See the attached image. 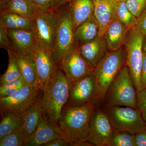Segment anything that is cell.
Instances as JSON below:
<instances>
[{
	"label": "cell",
	"mask_w": 146,
	"mask_h": 146,
	"mask_svg": "<svg viewBox=\"0 0 146 146\" xmlns=\"http://www.w3.org/2000/svg\"><path fill=\"white\" fill-rule=\"evenodd\" d=\"M71 146V144L67 140L63 138H59L53 140L47 143L44 146Z\"/></svg>",
	"instance_id": "cell-38"
},
{
	"label": "cell",
	"mask_w": 146,
	"mask_h": 146,
	"mask_svg": "<svg viewBox=\"0 0 146 146\" xmlns=\"http://www.w3.org/2000/svg\"><path fill=\"white\" fill-rule=\"evenodd\" d=\"M72 82L60 68H58L42 91L40 104L42 117L57 127L61 112L68 102Z\"/></svg>",
	"instance_id": "cell-2"
},
{
	"label": "cell",
	"mask_w": 146,
	"mask_h": 146,
	"mask_svg": "<svg viewBox=\"0 0 146 146\" xmlns=\"http://www.w3.org/2000/svg\"><path fill=\"white\" fill-rule=\"evenodd\" d=\"M127 0H118V1H127Z\"/></svg>",
	"instance_id": "cell-42"
},
{
	"label": "cell",
	"mask_w": 146,
	"mask_h": 146,
	"mask_svg": "<svg viewBox=\"0 0 146 146\" xmlns=\"http://www.w3.org/2000/svg\"><path fill=\"white\" fill-rule=\"evenodd\" d=\"M144 36L136 26L133 27L128 31L124 43L125 65L129 70L131 79L138 94L142 90L141 78Z\"/></svg>",
	"instance_id": "cell-6"
},
{
	"label": "cell",
	"mask_w": 146,
	"mask_h": 146,
	"mask_svg": "<svg viewBox=\"0 0 146 146\" xmlns=\"http://www.w3.org/2000/svg\"><path fill=\"white\" fill-rule=\"evenodd\" d=\"M71 0H56L53 9H56L68 3Z\"/></svg>",
	"instance_id": "cell-39"
},
{
	"label": "cell",
	"mask_w": 146,
	"mask_h": 146,
	"mask_svg": "<svg viewBox=\"0 0 146 146\" xmlns=\"http://www.w3.org/2000/svg\"><path fill=\"white\" fill-rule=\"evenodd\" d=\"M97 106L93 103L78 107L63 108L58 127L71 146H92L88 141L89 123Z\"/></svg>",
	"instance_id": "cell-1"
},
{
	"label": "cell",
	"mask_w": 146,
	"mask_h": 146,
	"mask_svg": "<svg viewBox=\"0 0 146 146\" xmlns=\"http://www.w3.org/2000/svg\"><path fill=\"white\" fill-rule=\"evenodd\" d=\"M57 9L54 43L51 54L56 66L59 68L63 58L76 43L74 37V28L69 14L68 4Z\"/></svg>",
	"instance_id": "cell-5"
},
{
	"label": "cell",
	"mask_w": 146,
	"mask_h": 146,
	"mask_svg": "<svg viewBox=\"0 0 146 146\" xmlns=\"http://www.w3.org/2000/svg\"><path fill=\"white\" fill-rule=\"evenodd\" d=\"M141 83L142 90L146 89V52L143 50L141 68Z\"/></svg>",
	"instance_id": "cell-36"
},
{
	"label": "cell",
	"mask_w": 146,
	"mask_h": 146,
	"mask_svg": "<svg viewBox=\"0 0 146 146\" xmlns=\"http://www.w3.org/2000/svg\"><path fill=\"white\" fill-rule=\"evenodd\" d=\"M137 94L129 70L125 65L110 85L100 107L123 106L138 108Z\"/></svg>",
	"instance_id": "cell-4"
},
{
	"label": "cell",
	"mask_w": 146,
	"mask_h": 146,
	"mask_svg": "<svg viewBox=\"0 0 146 146\" xmlns=\"http://www.w3.org/2000/svg\"><path fill=\"white\" fill-rule=\"evenodd\" d=\"M115 19L121 21L129 29L136 26L137 18L128 8L125 1H117L115 7Z\"/></svg>",
	"instance_id": "cell-27"
},
{
	"label": "cell",
	"mask_w": 146,
	"mask_h": 146,
	"mask_svg": "<svg viewBox=\"0 0 146 146\" xmlns=\"http://www.w3.org/2000/svg\"><path fill=\"white\" fill-rule=\"evenodd\" d=\"M27 138L23 126L0 139V146H26Z\"/></svg>",
	"instance_id": "cell-28"
},
{
	"label": "cell",
	"mask_w": 146,
	"mask_h": 146,
	"mask_svg": "<svg viewBox=\"0 0 146 146\" xmlns=\"http://www.w3.org/2000/svg\"><path fill=\"white\" fill-rule=\"evenodd\" d=\"M101 108L107 115L114 131L126 132L134 135L146 129L144 120L138 108L121 106Z\"/></svg>",
	"instance_id": "cell-7"
},
{
	"label": "cell",
	"mask_w": 146,
	"mask_h": 146,
	"mask_svg": "<svg viewBox=\"0 0 146 146\" xmlns=\"http://www.w3.org/2000/svg\"><path fill=\"white\" fill-rule=\"evenodd\" d=\"M24 114L7 113L1 115L0 139L12 133L23 125Z\"/></svg>",
	"instance_id": "cell-25"
},
{
	"label": "cell",
	"mask_w": 146,
	"mask_h": 146,
	"mask_svg": "<svg viewBox=\"0 0 146 146\" xmlns=\"http://www.w3.org/2000/svg\"><path fill=\"white\" fill-rule=\"evenodd\" d=\"M96 78L94 72L81 78L71 84L65 106L78 107L92 102L96 91Z\"/></svg>",
	"instance_id": "cell-11"
},
{
	"label": "cell",
	"mask_w": 146,
	"mask_h": 146,
	"mask_svg": "<svg viewBox=\"0 0 146 146\" xmlns=\"http://www.w3.org/2000/svg\"><path fill=\"white\" fill-rule=\"evenodd\" d=\"M80 54L86 63L95 69L108 52V47L103 36H98L90 42L78 44Z\"/></svg>",
	"instance_id": "cell-15"
},
{
	"label": "cell",
	"mask_w": 146,
	"mask_h": 146,
	"mask_svg": "<svg viewBox=\"0 0 146 146\" xmlns=\"http://www.w3.org/2000/svg\"><path fill=\"white\" fill-rule=\"evenodd\" d=\"M59 68L73 82L94 72L95 70L86 63L80 54L77 44L65 55Z\"/></svg>",
	"instance_id": "cell-12"
},
{
	"label": "cell",
	"mask_w": 146,
	"mask_h": 146,
	"mask_svg": "<svg viewBox=\"0 0 146 146\" xmlns=\"http://www.w3.org/2000/svg\"><path fill=\"white\" fill-rule=\"evenodd\" d=\"M37 73V85L42 92L49 83L58 68L53 60L50 52L36 45L32 52Z\"/></svg>",
	"instance_id": "cell-13"
},
{
	"label": "cell",
	"mask_w": 146,
	"mask_h": 146,
	"mask_svg": "<svg viewBox=\"0 0 146 146\" xmlns=\"http://www.w3.org/2000/svg\"><path fill=\"white\" fill-rule=\"evenodd\" d=\"M42 93L38 86L26 84L11 96L0 98L1 115L7 113L25 114L41 98Z\"/></svg>",
	"instance_id": "cell-8"
},
{
	"label": "cell",
	"mask_w": 146,
	"mask_h": 146,
	"mask_svg": "<svg viewBox=\"0 0 146 146\" xmlns=\"http://www.w3.org/2000/svg\"><path fill=\"white\" fill-rule=\"evenodd\" d=\"M10 0H0V7L1 8Z\"/></svg>",
	"instance_id": "cell-41"
},
{
	"label": "cell",
	"mask_w": 146,
	"mask_h": 146,
	"mask_svg": "<svg viewBox=\"0 0 146 146\" xmlns=\"http://www.w3.org/2000/svg\"><path fill=\"white\" fill-rule=\"evenodd\" d=\"M113 131L104 111L101 108L97 107L90 119L88 142L92 146H108Z\"/></svg>",
	"instance_id": "cell-10"
},
{
	"label": "cell",
	"mask_w": 146,
	"mask_h": 146,
	"mask_svg": "<svg viewBox=\"0 0 146 146\" xmlns=\"http://www.w3.org/2000/svg\"><path fill=\"white\" fill-rule=\"evenodd\" d=\"M125 65V50L121 48L108 52L95 68L96 91L92 103L97 107H100L110 85Z\"/></svg>",
	"instance_id": "cell-3"
},
{
	"label": "cell",
	"mask_w": 146,
	"mask_h": 146,
	"mask_svg": "<svg viewBox=\"0 0 146 146\" xmlns=\"http://www.w3.org/2000/svg\"><path fill=\"white\" fill-rule=\"evenodd\" d=\"M99 27L94 15L79 26L74 31L76 43L80 45L92 41L98 36Z\"/></svg>",
	"instance_id": "cell-21"
},
{
	"label": "cell",
	"mask_w": 146,
	"mask_h": 146,
	"mask_svg": "<svg viewBox=\"0 0 146 146\" xmlns=\"http://www.w3.org/2000/svg\"><path fill=\"white\" fill-rule=\"evenodd\" d=\"M94 15L99 27L98 36L102 37L111 23L115 19V7L118 0H93Z\"/></svg>",
	"instance_id": "cell-17"
},
{
	"label": "cell",
	"mask_w": 146,
	"mask_h": 146,
	"mask_svg": "<svg viewBox=\"0 0 146 146\" xmlns=\"http://www.w3.org/2000/svg\"><path fill=\"white\" fill-rule=\"evenodd\" d=\"M59 138L64 139L57 127L42 117L36 130L27 140L26 146H44Z\"/></svg>",
	"instance_id": "cell-16"
},
{
	"label": "cell",
	"mask_w": 146,
	"mask_h": 146,
	"mask_svg": "<svg viewBox=\"0 0 146 146\" xmlns=\"http://www.w3.org/2000/svg\"><path fill=\"white\" fill-rule=\"evenodd\" d=\"M108 146H136L134 135L128 132L113 131Z\"/></svg>",
	"instance_id": "cell-29"
},
{
	"label": "cell",
	"mask_w": 146,
	"mask_h": 146,
	"mask_svg": "<svg viewBox=\"0 0 146 146\" xmlns=\"http://www.w3.org/2000/svg\"><path fill=\"white\" fill-rule=\"evenodd\" d=\"M7 51L8 67L4 74L1 76L0 85L16 80L22 77L21 69L16 54L11 50H7Z\"/></svg>",
	"instance_id": "cell-26"
},
{
	"label": "cell",
	"mask_w": 146,
	"mask_h": 146,
	"mask_svg": "<svg viewBox=\"0 0 146 146\" xmlns=\"http://www.w3.org/2000/svg\"><path fill=\"white\" fill-rule=\"evenodd\" d=\"M22 76L26 83L31 86H37L36 64L32 53L25 55H16Z\"/></svg>",
	"instance_id": "cell-22"
},
{
	"label": "cell",
	"mask_w": 146,
	"mask_h": 146,
	"mask_svg": "<svg viewBox=\"0 0 146 146\" xmlns=\"http://www.w3.org/2000/svg\"><path fill=\"white\" fill-rule=\"evenodd\" d=\"M136 146H146V129L134 135Z\"/></svg>",
	"instance_id": "cell-37"
},
{
	"label": "cell",
	"mask_w": 146,
	"mask_h": 146,
	"mask_svg": "<svg viewBox=\"0 0 146 146\" xmlns=\"http://www.w3.org/2000/svg\"><path fill=\"white\" fill-rule=\"evenodd\" d=\"M143 50L144 51L146 52V35H145L144 37L143 43Z\"/></svg>",
	"instance_id": "cell-40"
},
{
	"label": "cell",
	"mask_w": 146,
	"mask_h": 146,
	"mask_svg": "<svg viewBox=\"0 0 146 146\" xmlns=\"http://www.w3.org/2000/svg\"><path fill=\"white\" fill-rule=\"evenodd\" d=\"M67 4L74 31L94 15L93 0H71Z\"/></svg>",
	"instance_id": "cell-18"
},
{
	"label": "cell",
	"mask_w": 146,
	"mask_h": 146,
	"mask_svg": "<svg viewBox=\"0 0 146 146\" xmlns=\"http://www.w3.org/2000/svg\"><path fill=\"white\" fill-rule=\"evenodd\" d=\"M0 24L7 29H28L34 31L35 21L16 13L1 10Z\"/></svg>",
	"instance_id": "cell-20"
},
{
	"label": "cell",
	"mask_w": 146,
	"mask_h": 146,
	"mask_svg": "<svg viewBox=\"0 0 146 146\" xmlns=\"http://www.w3.org/2000/svg\"><path fill=\"white\" fill-rule=\"evenodd\" d=\"M0 48L7 50L11 48V43L7 29L0 24Z\"/></svg>",
	"instance_id": "cell-34"
},
{
	"label": "cell",
	"mask_w": 146,
	"mask_h": 146,
	"mask_svg": "<svg viewBox=\"0 0 146 146\" xmlns=\"http://www.w3.org/2000/svg\"><path fill=\"white\" fill-rule=\"evenodd\" d=\"M136 27L144 35H146V7L137 18Z\"/></svg>",
	"instance_id": "cell-35"
},
{
	"label": "cell",
	"mask_w": 146,
	"mask_h": 146,
	"mask_svg": "<svg viewBox=\"0 0 146 146\" xmlns=\"http://www.w3.org/2000/svg\"><path fill=\"white\" fill-rule=\"evenodd\" d=\"M129 29L121 21L114 19L108 26L103 36L108 48L113 51L122 48Z\"/></svg>",
	"instance_id": "cell-19"
},
{
	"label": "cell",
	"mask_w": 146,
	"mask_h": 146,
	"mask_svg": "<svg viewBox=\"0 0 146 146\" xmlns=\"http://www.w3.org/2000/svg\"><path fill=\"white\" fill-rule=\"evenodd\" d=\"M11 43V50L16 55L31 53L37 43L34 31L28 29H7Z\"/></svg>",
	"instance_id": "cell-14"
},
{
	"label": "cell",
	"mask_w": 146,
	"mask_h": 146,
	"mask_svg": "<svg viewBox=\"0 0 146 146\" xmlns=\"http://www.w3.org/2000/svg\"><path fill=\"white\" fill-rule=\"evenodd\" d=\"M40 99L24 114L22 126L25 131L27 140L34 133L42 119Z\"/></svg>",
	"instance_id": "cell-24"
},
{
	"label": "cell",
	"mask_w": 146,
	"mask_h": 146,
	"mask_svg": "<svg viewBox=\"0 0 146 146\" xmlns=\"http://www.w3.org/2000/svg\"><path fill=\"white\" fill-rule=\"evenodd\" d=\"M36 11L46 12L53 9L56 0H31Z\"/></svg>",
	"instance_id": "cell-32"
},
{
	"label": "cell",
	"mask_w": 146,
	"mask_h": 146,
	"mask_svg": "<svg viewBox=\"0 0 146 146\" xmlns=\"http://www.w3.org/2000/svg\"><path fill=\"white\" fill-rule=\"evenodd\" d=\"M36 11L34 31L37 45L51 53L54 45L58 9H52L46 12Z\"/></svg>",
	"instance_id": "cell-9"
},
{
	"label": "cell",
	"mask_w": 146,
	"mask_h": 146,
	"mask_svg": "<svg viewBox=\"0 0 146 146\" xmlns=\"http://www.w3.org/2000/svg\"><path fill=\"white\" fill-rule=\"evenodd\" d=\"M1 10L16 13L32 20H36V9L31 0H10Z\"/></svg>",
	"instance_id": "cell-23"
},
{
	"label": "cell",
	"mask_w": 146,
	"mask_h": 146,
	"mask_svg": "<svg viewBox=\"0 0 146 146\" xmlns=\"http://www.w3.org/2000/svg\"><path fill=\"white\" fill-rule=\"evenodd\" d=\"M126 3L128 8L136 18L140 16L146 7V0H127Z\"/></svg>",
	"instance_id": "cell-31"
},
{
	"label": "cell",
	"mask_w": 146,
	"mask_h": 146,
	"mask_svg": "<svg viewBox=\"0 0 146 146\" xmlns=\"http://www.w3.org/2000/svg\"><path fill=\"white\" fill-rule=\"evenodd\" d=\"M26 84L22 76L16 80L0 85V98L11 96L21 89Z\"/></svg>",
	"instance_id": "cell-30"
},
{
	"label": "cell",
	"mask_w": 146,
	"mask_h": 146,
	"mask_svg": "<svg viewBox=\"0 0 146 146\" xmlns=\"http://www.w3.org/2000/svg\"><path fill=\"white\" fill-rule=\"evenodd\" d=\"M137 108L146 127V89H143L137 94Z\"/></svg>",
	"instance_id": "cell-33"
}]
</instances>
